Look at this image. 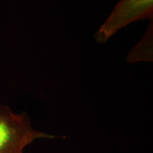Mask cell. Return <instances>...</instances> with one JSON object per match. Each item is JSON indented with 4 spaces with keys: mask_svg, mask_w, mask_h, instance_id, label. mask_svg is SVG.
Masks as SVG:
<instances>
[{
    "mask_svg": "<svg viewBox=\"0 0 153 153\" xmlns=\"http://www.w3.org/2000/svg\"><path fill=\"white\" fill-rule=\"evenodd\" d=\"M54 138L34 129L27 112L16 114L9 106H0V153H24L35 140Z\"/></svg>",
    "mask_w": 153,
    "mask_h": 153,
    "instance_id": "obj_1",
    "label": "cell"
},
{
    "mask_svg": "<svg viewBox=\"0 0 153 153\" xmlns=\"http://www.w3.org/2000/svg\"><path fill=\"white\" fill-rule=\"evenodd\" d=\"M152 17L153 0H120L100 27L95 38L98 43H105L126 26L137 21H152Z\"/></svg>",
    "mask_w": 153,
    "mask_h": 153,
    "instance_id": "obj_2",
    "label": "cell"
}]
</instances>
